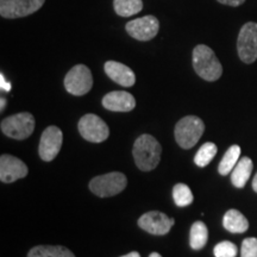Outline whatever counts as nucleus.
Instances as JSON below:
<instances>
[{
  "label": "nucleus",
  "instance_id": "21",
  "mask_svg": "<svg viewBox=\"0 0 257 257\" xmlns=\"http://www.w3.org/2000/svg\"><path fill=\"white\" fill-rule=\"evenodd\" d=\"M240 156V148L239 146H231L229 149L226 150V153L224 154L223 159H221L219 166H218V172L220 175H227L232 172L234 167L239 161Z\"/></svg>",
  "mask_w": 257,
  "mask_h": 257
},
{
  "label": "nucleus",
  "instance_id": "23",
  "mask_svg": "<svg viewBox=\"0 0 257 257\" xmlns=\"http://www.w3.org/2000/svg\"><path fill=\"white\" fill-rule=\"evenodd\" d=\"M173 198H174L176 206L179 207L188 206L194 200L191 188L185 184H176L174 186V188H173Z\"/></svg>",
  "mask_w": 257,
  "mask_h": 257
},
{
  "label": "nucleus",
  "instance_id": "18",
  "mask_svg": "<svg viewBox=\"0 0 257 257\" xmlns=\"http://www.w3.org/2000/svg\"><path fill=\"white\" fill-rule=\"evenodd\" d=\"M28 257H75V255L61 245H38L29 251Z\"/></svg>",
  "mask_w": 257,
  "mask_h": 257
},
{
  "label": "nucleus",
  "instance_id": "3",
  "mask_svg": "<svg viewBox=\"0 0 257 257\" xmlns=\"http://www.w3.org/2000/svg\"><path fill=\"white\" fill-rule=\"evenodd\" d=\"M205 131V124L197 115H186L175 126V140L182 149H191L199 142Z\"/></svg>",
  "mask_w": 257,
  "mask_h": 257
},
{
  "label": "nucleus",
  "instance_id": "2",
  "mask_svg": "<svg viewBox=\"0 0 257 257\" xmlns=\"http://www.w3.org/2000/svg\"><path fill=\"white\" fill-rule=\"evenodd\" d=\"M193 68L201 79L217 81L223 74V66L214 51L205 44H199L193 49Z\"/></svg>",
  "mask_w": 257,
  "mask_h": 257
},
{
  "label": "nucleus",
  "instance_id": "26",
  "mask_svg": "<svg viewBox=\"0 0 257 257\" xmlns=\"http://www.w3.org/2000/svg\"><path fill=\"white\" fill-rule=\"evenodd\" d=\"M218 3L223 5H227V6H232V8H237V6L243 5L245 3V0H217Z\"/></svg>",
  "mask_w": 257,
  "mask_h": 257
},
{
  "label": "nucleus",
  "instance_id": "24",
  "mask_svg": "<svg viewBox=\"0 0 257 257\" xmlns=\"http://www.w3.org/2000/svg\"><path fill=\"white\" fill-rule=\"evenodd\" d=\"M238 249H237L236 244L229 240H223V242L218 243L213 249V253L216 257H236Z\"/></svg>",
  "mask_w": 257,
  "mask_h": 257
},
{
  "label": "nucleus",
  "instance_id": "30",
  "mask_svg": "<svg viewBox=\"0 0 257 257\" xmlns=\"http://www.w3.org/2000/svg\"><path fill=\"white\" fill-rule=\"evenodd\" d=\"M0 111H4V108H5V106H6V99L5 98H2L0 99Z\"/></svg>",
  "mask_w": 257,
  "mask_h": 257
},
{
  "label": "nucleus",
  "instance_id": "19",
  "mask_svg": "<svg viewBox=\"0 0 257 257\" xmlns=\"http://www.w3.org/2000/svg\"><path fill=\"white\" fill-rule=\"evenodd\" d=\"M208 239L207 226L202 221H195L189 232V245L193 250H201Z\"/></svg>",
  "mask_w": 257,
  "mask_h": 257
},
{
  "label": "nucleus",
  "instance_id": "28",
  "mask_svg": "<svg viewBox=\"0 0 257 257\" xmlns=\"http://www.w3.org/2000/svg\"><path fill=\"white\" fill-rule=\"evenodd\" d=\"M120 257H141V255L137 251H133V252H128L127 255H124V256H120Z\"/></svg>",
  "mask_w": 257,
  "mask_h": 257
},
{
  "label": "nucleus",
  "instance_id": "17",
  "mask_svg": "<svg viewBox=\"0 0 257 257\" xmlns=\"http://www.w3.org/2000/svg\"><path fill=\"white\" fill-rule=\"evenodd\" d=\"M223 225L229 232L243 233L249 229V221L238 210H229L223 218Z\"/></svg>",
  "mask_w": 257,
  "mask_h": 257
},
{
  "label": "nucleus",
  "instance_id": "7",
  "mask_svg": "<svg viewBox=\"0 0 257 257\" xmlns=\"http://www.w3.org/2000/svg\"><path fill=\"white\" fill-rule=\"evenodd\" d=\"M237 51L244 63L250 64L257 60V23L255 22H248L240 29Z\"/></svg>",
  "mask_w": 257,
  "mask_h": 257
},
{
  "label": "nucleus",
  "instance_id": "25",
  "mask_svg": "<svg viewBox=\"0 0 257 257\" xmlns=\"http://www.w3.org/2000/svg\"><path fill=\"white\" fill-rule=\"evenodd\" d=\"M240 257H257V238H245L242 243Z\"/></svg>",
  "mask_w": 257,
  "mask_h": 257
},
{
  "label": "nucleus",
  "instance_id": "16",
  "mask_svg": "<svg viewBox=\"0 0 257 257\" xmlns=\"http://www.w3.org/2000/svg\"><path fill=\"white\" fill-rule=\"evenodd\" d=\"M252 161L249 157H242L231 172V181L234 187L243 188L252 173Z\"/></svg>",
  "mask_w": 257,
  "mask_h": 257
},
{
  "label": "nucleus",
  "instance_id": "4",
  "mask_svg": "<svg viewBox=\"0 0 257 257\" xmlns=\"http://www.w3.org/2000/svg\"><path fill=\"white\" fill-rule=\"evenodd\" d=\"M3 134L14 140H27L35 130V118L29 112H22L2 120Z\"/></svg>",
  "mask_w": 257,
  "mask_h": 257
},
{
  "label": "nucleus",
  "instance_id": "29",
  "mask_svg": "<svg viewBox=\"0 0 257 257\" xmlns=\"http://www.w3.org/2000/svg\"><path fill=\"white\" fill-rule=\"evenodd\" d=\"M252 189L257 193V173L256 175L253 176V180H252Z\"/></svg>",
  "mask_w": 257,
  "mask_h": 257
},
{
  "label": "nucleus",
  "instance_id": "12",
  "mask_svg": "<svg viewBox=\"0 0 257 257\" xmlns=\"http://www.w3.org/2000/svg\"><path fill=\"white\" fill-rule=\"evenodd\" d=\"M174 224V218H169L167 214L159 211L147 212L138 219V226L141 229L152 234H156V236L167 234Z\"/></svg>",
  "mask_w": 257,
  "mask_h": 257
},
{
  "label": "nucleus",
  "instance_id": "6",
  "mask_svg": "<svg viewBox=\"0 0 257 257\" xmlns=\"http://www.w3.org/2000/svg\"><path fill=\"white\" fill-rule=\"evenodd\" d=\"M64 88L72 95L81 96L87 94L93 87L91 70L85 64H76L64 76Z\"/></svg>",
  "mask_w": 257,
  "mask_h": 257
},
{
  "label": "nucleus",
  "instance_id": "11",
  "mask_svg": "<svg viewBox=\"0 0 257 257\" xmlns=\"http://www.w3.org/2000/svg\"><path fill=\"white\" fill-rule=\"evenodd\" d=\"M63 143V135L62 131L55 125L48 126L46 130L43 131L40 141V152L41 159L46 162H50L55 157L59 155L61 148H62Z\"/></svg>",
  "mask_w": 257,
  "mask_h": 257
},
{
  "label": "nucleus",
  "instance_id": "14",
  "mask_svg": "<svg viewBox=\"0 0 257 257\" xmlns=\"http://www.w3.org/2000/svg\"><path fill=\"white\" fill-rule=\"evenodd\" d=\"M102 106L106 110L113 112H130L136 107V100L131 93L125 91H113L102 98Z\"/></svg>",
  "mask_w": 257,
  "mask_h": 257
},
{
  "label": "nucleus",
  "instance_id": "27",
  "mask_svg": "<svg viewBox=\"0 0 257 257\" xmlns=\"http://www.w3.org/2000/svg\"><path fill=\"white\" fill-rule=\"evenodd\" d=\"M0 83H2V89H3V91H6V92L11 91V83L6 81L3 74H2V75H0Z\"/></svg>",
  "mask_w": 257,
  "mask_h": 257
},
{
  "label": "nucleus",
  "instance_id": "5",
  "mask_svg": "<svg viewBox=\"0 0 257 257\" xmlns=\"http://www.w3.org/2000/svg\"><path fill=\"white\" fill-rule=\"evenodd\" d=\"M127 185L126 176L120 172H112L95 176L89 182V189L100 198H108L119 194Z\"/></svg>",
  "mask_w": 257,
  "mask_h": 257
},
{
  "label": "nucleus",
  "instance_id": "20",
  "mask_svg": "<svg viewBox=\"0 0 257 257\" xmlns=\"http://www.w3.org/2000/svg\"><path fill=\"white\" fill-rule=\"evenodd\" d=\"M113 9L119 17L128 18L142 11L143 2L142 0H113Z\"/></svg>",
  "mask_w": 257,
  "mask_h": 257
},
{
  "label": "nucleus",
  "instance_id": "8",
  "mask_svg": "<svg viewBox=\"0 0 257 257\" xmlns=\"http://www.w3.org/2000/svg\"><path fill=\"white\" fill-rule=\"evenodd\" d=\"M79 133L86 141L92 143H101L110 136L107 124L96 114L87 113L79 120Z\"/></svg>",
  "mask_w": 257,
  "mask_h": 257
},
{
  "label": "nucleus",
  "instance_id": "13",
  "mask_svg": "<svg viewBox=\"0 0 257 257\" xmlns=\"http://www.w3.org/2000/svg\"><path fill=\"white\" fill-rule=\"evenodd\" d=\"M28 175V167L17 157L4 154L0 157V180L4 184H11Z\"/></svg>",
  "mask_w": 257,
  "mask_h": 257
},
{
  "label": "nucleus",
  "instance_id": "15",
  "mask_svg": "<svg viewBox=\"0 0 257 257\" xmlns=\"http://www.w3.org/2000/svg\"><path fill=\"white\" fill-rule=\"evenodd\" d=\"M104 70L112 81L123 87H133L136 82V75L133 69L117 61H107L104 64Z\"/></svg>",
  "mask_w": 257,
  "mask_h": 257
},
{
  "label": "nucleus",
  "instance_id": "22",
  "mask_svg": "<svg viewBox=\"0 0 257 257\" xmlns=\"http://www.w3.org/2000/svg\"><path fill=\"white\" fill-rule=\"evenodd\" d=\"M217 146L214 143L207 142L204 143L200 147V149L198 150V153L195 154L194 162L198 167H206L210 165V162L214 159V156L217 155Z\"/></svg>",
  "mask_w": 257,
  "mask_h": 257
},
{
  "label": "nucleus",
  "instance_id": "10",
  "mask_svg": "<svg viewBox=\"0 0 257 257\" xmlns=\"http://www.w3.org/2000/svg\"><path fill=\"white\" fill-rule=\"evenodd\" d=\"M125 30L131 37L137 41H152L159 34L160 22L155 16L148 15L127 22L125 25Z\"/></svg>",
  "mask_w": 257,
  "mask_h": 257
},
{
  "label": "nucleus",
  "instance_id": "1",
  "mask_svg": "<svg viewBox=\"0 0 257 257\" xmlns=\"http://www.w3.org/2000/svg\"><path fill=\"white\" fill-rule=\"evenodd\" d=\"M162 148L152 135H142L134 144L133 155L136 166L143 172H150L156 168L161 160Z\"/></svg>",
  "mask_w": 257,
  "mask_h": 257
},
{
  "label": "nucleus",
  "instance_id": "9",
  "mask_svg": "<svg viewBox=\"0 0 257 257\" xmlns=\"http://www.w3.org/2000/svg\"><path fill=\"white\" fill-rule=\"evenodd\" d=\"M46 0H0V16L17 19L30 16L41 10Z\"/></svg>",
  "mask_w": 257,
  "mask_h": 257
},
{
  "label": "nucleus",
  "instance_id": "31",
  "mask_svg": "<svg viewBox=\"0 0 257 257\" xmlns=\"http://www.w3.org/2000/svg\"><path fill=\"white\" fill-rule=\"evenodd\" d=\"M149 257H162V256H161L159 252H152V253H150Z\"/></svg>",
  "mask_w": 257,
  "mask_h": 257
}]
</instances>
